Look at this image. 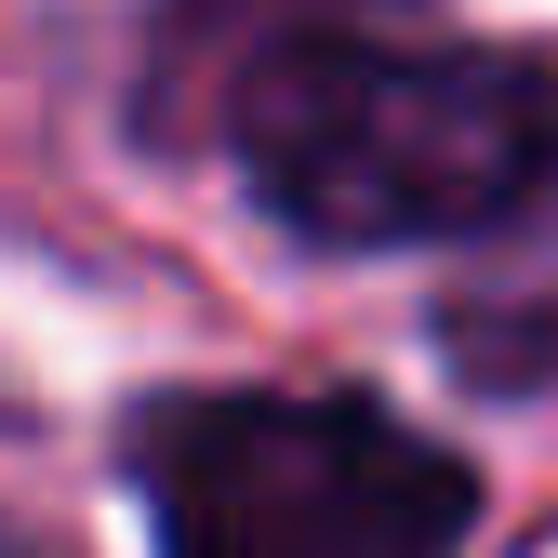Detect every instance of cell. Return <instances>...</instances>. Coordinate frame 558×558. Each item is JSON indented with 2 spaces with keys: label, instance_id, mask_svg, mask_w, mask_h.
<instances>
[{
  "label": "cell",
  "instance_id": "7a4b0ae2",
  "mask_svg": "<svg viewBox=\"0 0 558 558\" xmlns=\"http://www.w3.org/2000/svg\"><path fill=\"white\" fill-rule=\"evenodd\" d=\"M120 478L160 558H465L478 478L345 386H173L133 399Z\"/></svg>",
  "mask_w": 558,
  "mask_h": 558
},
{
  "label": "cell",
  "instance_id": "277c9868",
  "mask_svg": "<svg viewBox=\"0 0 558 558\" xmlns=\"http://www.w3.org/2000/svg\"><path fill=\"white\" fill-rule=\"evenodd\" d=\"M0 558H27V545H14V532H0Z\"/></svg>",
  "mask_w": 558,
  "mask_h": 558
},
{
  "label": "cell",
  "instance_id": "3957f363",
  "mask_svg": "<svg viewBox=\"0 0 558 558\" xmlns=\"http://www.w3.org/2000/svg\"><path fill=\"white\" fill-rule=\"evenodd\" d=\"M452 360H465L478 386H532V373H558V266L532 279V293H506V306H452Z\"/></svg>",
  "mask_w": 558,
  "mask_h": 558
},
{
  "label": "cell",
  "instance_id": "6da1fadb",
  "mask_svg": "<svg viewBox=\"0 0 558 558\" xmlns=\"http://www.w3.org/2000/svg\"><path fill=\"white\" fill-rule=\"evenodd\" d=\"M147 107H186L319 253L493 240L558 186V66L426 27V0H160Z\"/></svg>",
  "mask_w": 558,
  "mask_h": 558
}]
</instances>
